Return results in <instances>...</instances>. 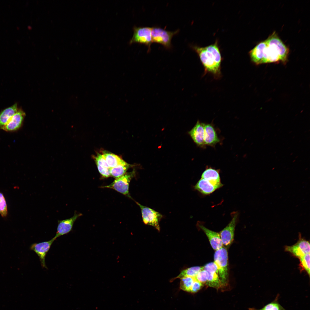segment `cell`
I'll return each mask as SVG.
<instances>
[{
	"label": "cell",
	"instance_id": "cell-1",
	"mask_svg": "<svg viewBox=\"0 0 310 310\" xmlns=\"http://www.w3.org/2000/svg\"><path fill=\"white\" fill-rule=\"evenodd\" d=\"M192 48L198 55L205 71L216 77L220 76L222 58L217 42L205 47L193 46Z\"/></svg>",
	"mask_w": 310,
	"mask_h": 310
},
{
	"label": "cell",
	"instance_id": "cell-2",
	"mask_svg": "<svg viewBox=\"0 0 310 310\" xmlns=\"http://www.w3.org/2000/svg\"><path fill=\"white\" fill-rule=\"evenodd\" d=\"M214 262L216 265L218 274L223 286L227 285L228 281V253L223 246L215 251L214 255Z\"/></svg>",
	"mask_w": 310,
	"mask_h": 310
},
{
	"label": "cell",
	"instance_id": "cell-3",
	"mask_svg": "<svg viewBox=\"0 0 310 310\" xmlns=\"http://www.w3.org/2000/svg\"><path fill=\"white\" fill-rule=\"evenodd\" d=\"M135 175V170L125 173L123 176L116 178L111 184L101 187L113 189L131 198L129 193L130 181Z\"/></svg>",
	"mask_w": 310,
	"mask_h": 310
},
{
	"label": "cell",
	"instance_id": "cell-4",
	"mask_svg": "<svg viewBox=\"0 0 310 310\" xmlns=\"http://www.w3.org/2000/svg\"><path fill=\"white\" fill-rule=\"evenodd\" d=\"M140 207L143 221L144 224L152 226L159 231V222L163 217L159 212L135 201Z\"/></svg>",
	"mask_w": 310,
	"mask_h": 310
},
{
	"label": "cell",
	"instance_id": "cell-5",
	"mask_svg": "<svg viewBox=\"0 0 310 310\" xmlns=\"http://www.w3.org/2000/svg\"><path fill=\"white\" fill-rule=\"evenodd\" d=\"M179 31V30H177L171 32L158 27H152L151 35L152 42L159 43L166 48L170 49L171 47V40L173 36Z\"/></svg>",
	"mask_w": 310,
	"mask_h": 310
},
{
	"label": "cell",
	"instance_id": "cell-6",
	"mask_svg": "<svg viewBox=\"0 0 310 310\" xmlns=\"http://www.w3.org/2000/svg\"><path fill=\"white\" fill-rule=\"evenodd\" d=\"M133 34L129 41V43H138L147 45L150 50L152 40L151 31L152 27H137L133 28Z\"/></svg>",
	"mask_w": 310,
	"mask_h": 310
},
{
	"label": "cell",
	"instance_id": "cell-7",
	"mask_svg": "<svg viewBox=\"0 0 310 310\" xmlns=\"http://www.w3.org/2000/svg\"><path fill=\"white\" fill-rule=\"evenodd\" d=\"M285 251L289 252L294 256L298 258L310 253V245L309 241L302 238L299 234V239L297 243L293 245L285 246Z\"/></svg>",
	"mask_w": 310,
	"mask_h": 310
},
{
	"label": "cell",
	"instance_id": "cell-8",
	"mask_svg": "<svg viewBox=\"0 0 310 310\" xmlns=\"http://www.w3.org/2000/svg\"><path fill=\"white\" fill-rule=\"evenodd\" d=\"M56 239L54 237L47 241L34 243L30 246V249L34 251L39 257L42 266L43 268H47L45 263V257L52 244Z\"/></svg>",
	"mask_w": 310,
	"mask_h": 310
},
{
	"label": "cell",
	"instance_id": "cell-9",
	"mask_svg": "<svg viewBox=\"0 0 310 310\" xmlns=\"http://www.w3.org/2000/svg\"><path fill=\"white\" fill-rule=\"evenodd\" d=\"M81 213L75 211L74 215L68 219L58 220L56 234L54 237L56 239L61 236L67 234L72 230L74 224L78 218L82 216Z\"/></svg>",
	"mask_w": 310,
	"mask_h": 310
},
{
	"label": "cell",
	"instance_id": "cell-10",
	"mask_svg": "<svg viewBox=\"0 0 310 310\" xmlns=\"http://www.w3.org/2000/svg\"><path fill=\"white\" fill-rule=\"evenodd\" d=\"M238 215L237 213L235 214L230 223L220 232V235L223 245L228 246L233 241Z\"/></svg>",
	"mask_w": 310,
	"mask_h": 310
},
{
	"label": "cell",
	"instance_id": "cell-11",
	"mask_svg": "<svg viewBox=\"0 0 310 310\" xmlns=\"http://www.w3.org/2000/svg\"><path fill=\"white\" fill-rule=\"evenodd\" d=\"M25 113L21 109L13 116L8 123L1 129L7 132L17 130L22 126L25 117Z\"/></svg>",
	"mask_w": 310,
	"mask_h": 310
},
{
	"label": "cell",
	"instance_id": "cell-12",
	"mask_svg": "<svg viewBox=\"0 0 310 310\" xmlns=\"http://www.w3.org/2000/svg\"><path fill=\"white\" fill-rule=\"evenodd\" d=\"M204 123L197 121V123L188 132V133L198 146L204 147L205 144L204 141Z\"/></svg>",
	"mask_w": 310,
	"mask_h": 310
},
{
	"label": "cell",
	"instance_id": "cell-13",
	"mask_svg": "<svg viewBox=\"0 0 310 310\" xmlns=\"http://www.w3.org/2000/svg\"><path fill=\"white\" fill-rule=\"evenodd\" d=\"M201 178L208 181L218 189L223 186L220 181L219 171L212 168H207L203 173Z\"/></svg>",
	"mask_w": 310,
	"mask_h": 310
},
{
	"label": "cell",
	"instance_id": "cell-14",
	"mask_svg": "<svg viewBox=\"0 0 310 310\" xmlns=\"http://www.w3.org/2000/svg\"><path fill=\"white\" fill-rule=\"evenodd\" d=\"M204 141L205 145L214 146L220 140L213 126L210 124H204Z\"/></svg>",
	"mask_w": 310,
	"mask_h": 310
},
{
	"label": "cell",
	"instance_id": "cell-15",
	"mask_svg": "<svg viewBox=\"0 0 310 310\" xmlns=\"http://www.w3.org/2000/svg\"><path fill=\"white\" fill-rule=\"evenodd\" d=\"M199 226L207 237L211 245L214 250L216 251L223 246L220 234L206 228L203 225L200 224Z\"/></svg>",
	"mask_w": 310,
	"mask_h": 310
},
{
	"label": "cell",
	"instance_id": "cell-16",
	"mask_svg": "<svg viewBox=\"0 0 310 310\" xmlns=\"http://www.w3.org/2000/svg\"><path fill=\"white\" fill-rule=\"evenodd\" d=\"M265 40L260 42L250 51L249 54L251 61L256 65L262 64L264 50L266 45Z\"/></svg>",
	"mask_w": 310,
	"mask_h": 310
},
{
	"label": "cell",
	"instance_id": "cell-17",
	"mask_svg": "<svg viewBox=\"0 0 310 310\" xmlns=\"http://www.w3.org/2000/svg\"><path fill=\"white\" fill-rule=\"evenodd\" d=\"M18 109L17 104H15L0 112V129L8 123Z\"/></svg>",
	"mask_w": 310,
	"mask_h": 310
},
{
	"label": "cell",
	"instance_id": "cell-18",
	"mask_svg": "<svg viewBox=\"0 0 310 310\" xmlns=\"http://www.w3.org/2000/svg\"><path fill=\"white\" fill-rule=\"evenodd\" d=\"M194 188L204 195H208L218 188L206 180L201 178L194 186Z\"/></svg>",
	"mask_w": 310,
	"mask_h": 310
},
{
	"label": "cell",
	"instance_id": "cell-19",
	"mask_svg": "<svg viewBox=\"0 0 310 310\" xmlns=\"http://www.w3.org/2000/svg\"><path fill=\"white\" fill-rule=\"evenodd\" d=\"M208 276L206 284L210 287L218 289L223 286L219 277L218 271H207Z\"/></svg>",
	"mask_w": 310,
	"mask_h": 310
},
{
	"label": "cell",
	"instance_id": "cell-20",
	"mask_svg": "<svg viewBox=\"0 0 310 310\" xmlns=\"http://www.w3.org/2000/svg\"><path fill=\"white\" fill-rule=\"evenodd\" d=\"M102 154L110 168L115 167L125 161L113 153L104 152Z\"/></svg>",
	"mask_w": 310,
	"mask_h": 310
},
{
	"label": "cell",
	"instance_id": "cell-21",
	"mask_svg": "<svg viewBox=\"0 0 310 310\" xmlns=\"http://www.w3.org/2000/svg\"><path fill=\"white\" fill-rule=\"evenodd\" d=\"M130 165L124 161L123 163L110 169L111 175L116 178L124 175Z\"/></svg>",
	"mask_w": 310,
	"mask_h": 310
},
{
	"label": "cell",
	"instance_id": "cell-22",
	"mask_svg": "<svg viewBox=\"0 0 310 310\" xmlns=\"http://www.w3.org/2000/svg\"><path fill=\"white\" fill-rule=\"evenodd\" d=\"M203 269V267L194 266L190 267L182 271L175 278L181 279L187 277L194 278L198 273Z\"/></svg>",
	"mask_w": 310,
	"mask_h": 310
},
{
	"label": "cell",
	"instance_id": "cell-23",
	"mask_svg": "<svg viewBox=\"0 0 310 310\" xmlns=\"http://www.w3.org/2000/svg\"><path fill=\"white\" fill-rule=\"evenodd\" d=\"M279 294H278L274 300L272 302L264 306L260 309L254 308H250L249 310H287L285 309L278 302Z\"/></svg>",
	"mask_w": 310,
	"mask_h": 310
},
{
	"label": "cell",
	"instance_id": "cell-24",
	"mask_svg": "<svg viewBox=\"0 0 310 310\" xmlns=\"http://www.w3.org/2000/svg\"><path fill=\"white\" fill-rule=\"evenodd\" d=\"M310 253L307 254L299 258L300 263L299 265L300 271L306 272L310 276Z\"/></svg>",
	"mask_w": 310,
	"mask_h": 310
},
{
	"label": "cell",
	"instance_id": "cell-25",
	"mask_svg": "<svg viewBox=\"0 0 310 310\" xmlns=\"http://www.w3.org/2000/svg\"><path fill=\"white\" fill-rule=\"evenodd\" d=\"M180 283V288L186 291L189 292L190 289L195 280L194 278L187 277L182 278Z\"/></svg>",
	"mask_w": 310,
	"mask_h": 310
},
{
	"label": "cell",
	"instance_id": "cell-26",
	"mask_svg": "<svg viewBox=\"0 0 310 310\" xmlns=\"http://www.w3.org/2000/svg\"><path fill=\"white\" fill-rule=\"evenodd\" d=\"M8 214V209L6 199L3 194L0 191V214L3 218Z\"/></svg>",
	"mask_w": 310,
	"mask_h": 310
},
{
	"label": "cell",
	"instance_id": "cell-27",
	"mask_svg": "<svg viewBox=\"0 0 310 310\" xmlns=\"http://www.w3.org/2000/svg\"><path fill=\"white\" fill-rule=\"evenodd\" d=\"M208 276V272L203 269L200 271L194 278L196 280L204 284H206Z\"/></svg>",
	"mask_w": 310,
	"mask_h": 310
},
{
	"label": "cell",
	"instance_id": "cell-28",
	"mask_svg": "<svg viewBox=\"0 0 310 310\" xmlns=\"http://www.w3.org/2000/svg\"><path fill=\"white\" fill-rule=\"evenodd\" d=\"M97 168H110L102 154H98L95 158Z\"/></svg>",
	"mask_w": 310,
	"mask_h": 310
},
{
	"label": "cell",
	"instance_id": "cell-29",
	"mask_svg": "<svg viewBox=\"0 0 310 310\" xmlns=\"http://www.w3.org/2000/svg\"><path fill=\"white\" fill-rule=\"evenodd\" d=\"M203 284L196 280L193 282L190 290L189 292L195 293L197 292L201 289Z\"/></svg>",
	"mask_w": 310,
	"mask_h": 310
}]
</instances>
